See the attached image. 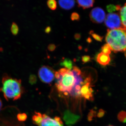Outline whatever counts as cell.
<instances>
[{"label": "cell", "mask_w": 126, "mask_h": 126, "mask_svg": "<svg viewBox=\"0 0 126 126\" xmlns=\"http://www.w3.org/2000/svg\"><path fill=\"white\" fill-rule=\"evenodd\" d=\"M120 16L122 23L126 29V3L120 10Z\"/></svg>", "instance_id": "cell-13"}, {"label": "cell", "mask_w": 126, "mask_h": 126, "mask_svg": "<svg viewBox=\"0 0 126 126\" xmlns=\"http://www.w3.org/2000/svg\"><path fill=\"white\" fill-rule=\"evenodd\" d=\"M56 48V46L53 44H50L48 46V49L50 52H53V51H54Z\"/></svg>", "instance_id": "cell-26"}, {"label": "cell", "mask_w": 126, "mask_h": 126, "mask_svg": "<svg viewBox=\"0 0 126 126\" xmlns=\"http://www.w3.org/2000/svg\"><path fill=\"white\" fill-rule=\"evenodd\" d=\"M2 87L0 92L3 94L7 101H15L19 99L23 94V90L20 79L14 78L5 74L2 79Z\"/></svg>", "instance_id": "cell-2"}, {"label": "cell", "mask_w": 126, "mask_h": 126, "mask_svg": "<svg viewBox=\"0 0 126 126\" xmlns=\"http://www.w3.org/2000/svg\"><path fill=\"white\" fill-rule=\"evenodd\" d=\"M32 119L34 124L38 126H63V121L58 117L52 118L46 114L35 112Z\"/></svg>", "instance_id": "cell-4"}, {"label": "cell", "mask_w": 126, "mask_h": 126, "mask_svg": "<svg viewBox=\"0 0 126 126\" xmlns=\"http://www.w3.org/2000/svg\"><path fill=\"white\" fill-rule=\"evenodd\" d=\"M74 38L76 40H79L81 38V35L79 33H76L74 35Z\"/></svg>", "instance_id": "cell-28"}, {"label": "cell", "mask_w": 126, "mask_h": 126, "mask_svg": "<svg viewBox=\"0 0 126 126\" xmlns=\"http://www.w3.org/2000/svg\"><path fill=\"white\" fill-rule=\"evenodd\" d=\"M2 101H1V99L0 98V110L2 108Z\"/></svg>", "instance_id": "cell-30"}, {"label": "cell", "mask_w": 126, "mask_h": 126, "mask_svg": "<svg viewBox=\"0 0 126 126\" xmlns=\"http://www.w3.org/2000/svg\"><path fill=\"white\" fill-rule=\"evenodd\" d=\"M11 30L12 34L15 35H16L19 32V27L18 25L15 22L12 23V24Z\"/></svg>", "instance_id": "cell-19"}, {"label": "cell", "mask_w": 126, "mask_h": 126, "mask_svg": "<svg viewBox=\"0 0 126 126\" xmlns=\"http://www.w3.org/2000/svg\"><path fill=\"white\" fill-rule=\"evenodd\" d=\"M89 16L90 20L93 23L96 24L102 23L106 19V14L104 11L99 7L92 9Z\"/></svg>", "instance_id": "cell-7"}, {"label": "cell", "mask_w": 126, "mask_h": 126, "mask_svg": "<svg viewBox=\"0 0 126 126\" xmlns=\"http://www.w3.org/2000/svg\"><path fill=\"white\" fill-rule=\"evenodd\" d=\"M27 116L25 113H18L17 115V118L18 121L20 122L25 121L27 118Z\"/></svg>", "instance_id": "cell-20"}, {"label": "cell", "mask_w": 126, "mask_h": 126, "mask_svg": "<svg viewBox=\"0 0 126 126\" xmlns=\"http://www.w3.org/2000/svg\"><path fill=\"white\" fill-rule=\"evenodd\" d=\"M70 18L72 21L76 20L78 21L80 19V16L77 12H73L71 15Z\"/></svg>", "instance_id": "cell-23"}, {"label": "cell", "mask_w": 126, "mask_h": 126, "mask_svg": "<svg viewBox=\"0 0 126 126\" xmlns=\"http://www.w3.org/2000/svg\"><path fill=\"white\" fill-rule=\"evenodd\" d=\"M79 118L80 116H79L72 113L68 110H66L64 112L63 117V119L65 122V124L67 125L75 124Z\"/></svg>", "instance_id": "cell-9"}, {"label": "cell", "mask_w": 126, "mask_h": 126, "mask_svg": "<svg viewBox=\"0 0 126 126\" xmlns=\"http://www.w3.org/2000/svg\"><path fill=\"white\" fill-rule=\"evenodd\" d=\"M106 41L113 52H125L126 50V30H108Z\"/></svg>", "instance_id": "cell-3"}, {"label": "cell", "mask_w": 126, "mask_h": 126, "mask_svg": "<svg viewBox=\"0 0 126 126\" xmlns=\"http://www.w3.org/2000/svg\"><path fill=\"white\" fill-rule=\"evenodd\" d=\"M102 52L104 53L109 55L110 54L111 52V48L108 44H106L104 45L102 47Z\"/></svg>", "instance_id": "cell-17"}, {"label": "cell", "mask_w": 126, "mask_h": 126, "mask_svg": "<svg viewBox=\"0 0 126 126\" xmlns=\"http://www.w3.org/2000/svg\"><path fill=\"white\" fill-rule=\"evenodd\" d=\"M95 112L93 110H91L90 111V112L89 113L88 115V119L89 121H91L92 120L93 118L94 117V116L95 114Z\"/></svg>", "instance_id": "cell-25"}, {"label": "cell", "mask_w": 126, "mask_h": 126, "mask_svg": "<svg viewBox=\"0 0 126 126\" xmlns=\"http://www.w3.org/2000/svg\"><path fill=\"white\" fill-rule=\"evenodd\" d=\"M60 6L62 9L68 10L74 7L75 4L74 0H59L58 1Z\"/></svg>", "instance_id": "cell-11"}, {"label": "cell", "mask_w": 126, "mask_h": 126, "mask_svg": "<svg viewBox=\"0 0 126 126\" xmlns=\"http://www.w3.org/2000/svg\"><path fill=\"white\" fill-rule=\"evenodd\" d=\"M55 73L53 68L48 66L44 65L40 68L38 76L41 81L46 83H50L55 78Z\"/></svg>", "instance_id": "cell-6"}, {"label": "cell", "mask_w": 126, "mask_h": 126, "mask_svg": "<svg viewBox=\"0 0 126 126\" xmlns=\"http://www.w3.org/2000/svg\"><path fill=\"white\" fill-rule=\"evenodd\" d=\"M90 34L95 40L97 41L101 42L103 39V36H100L99 35L97 34L94 33L93 31H90Z\"/></svg>", "instance_id": "cell-21"}, {"label": "cell", "mask_w": 126, "mask_h": 126, "mask_svg": "<svg viewBox=\"0 0 126 126\" xmlns=\"http://www.w3.org/2000/svg\"><path fill=\"white\" fill-rule=\"evenodd\" d=\"M58 72L59 76L56 79L55 86L59 92L65 96L76 98L81 97V88L92 81L90 76L83 79L81 70L77 66L73 67L72 70L62 68Z\"/></svg>", "instance_id": "cell-1"}, {"label": "cell", "mask_w": 126, "mask_h": 126, "mask_svg": "<svg viewBox=\"0 0 126 126\" xmlns=\"http://www.w3.org/2000/svg\"><path fill=\"white\" fill-rule=\"evenodd\" d=\"M29 82L31 85L35 84L37 82V78L35 75L32 74L30 76Z\"/></svg>", "instance_id": "cell-22"}, {"label": "cell", "mask_w": 126, "mask_h": 126, "mask_svg": "<svg viewBox=\"0 0 126 126\" xmlns=\"http://www.w3.org/2000/svg\"><path fill=\"white\" fill-rule=\"evenodd\" d=\"M104 113H105V111L102 109H100L99 110L97 114L98 117L99 118L102 117L104 115Z\"/></svg>", "instance_id": "cell-27"}, {"label": "cell", "mask_w": 126, "mask_h": 126, "mask_svg": "<svg viewBox=\"0 0 126 126\" xmlns=\"http://www.w3.org/2000/svg\"></svg>", "instance_id": "cell-33"}, {"label": "cell", "mask_w": 126, "mask_h": 126, "mask_svg": "<svg viewBox=\"0 0 126 126\" xmlns=\"http://www.w3.org/2000/svg\"><path fill=\"white\" fill-rule=\"evenodd\" d=\"M118 119L120 122L124 123H126V112L122 111L118 113Z\"/></svg>", "instance_id": "cell-16"}, {"label": "cell", "mask_w": 126, "mask_h": 126, "mask_svg": "<svg viewBox=\"0 0 126 126\" xmlns=\"http://www.w3.org/2000/svg\"><path fill=\"white\" fill-rule=\"evenodd\" d=\"M121 7L120 5L115 6V5L110 4L107 6V10L110 13H112L113 12L116 11H120Z\"/></svg>", "instance_id": "cell-15"}, {"label": "cell", "mask_w": 126, "mask_h": 126, "mask_svg": "<svg viewBox=\"0 0 126 126\" xmlns=\"http://www.w3.org/2000/svg\"><path fill=\"white\" fill-rule=\"evenodd\" d=\"M77 2L78 4L79 7H81L83 9H85L92 7L94 2V1L93 0H78L77 1Z\"/></svg>", "instance_id": "cell-12"}, {"label": "cell", "mask_w": 126, "mask_h": 126, "mask_svg": "<svg viewBox=\"0 0 126 126\" xmlns=\"http://www.w3.org/2000/svg\"><path fill=\"white\" fill-rule=\"evenodd\" d=\"M125 55L126 58V50L125 51Z\"/></svg>", "instance_id": "cell-32"}, {"label": "cell", "mask_w": 126, "mask_h": 126, "mask_svg": "<svg viewBox=\"0 0 126 126\" xmlns=\"http://www.w3.org/2000/svg\"></svg>", "instance_id": "cell-34"}, {"label": "cell", "mask_w": 126, "mask_h": 126, "mask_svg": "<svg viewBox=\"0 0 126 126\" xmlns=\"http://www.w3.org/2000/svg\"><path fill=\"white\" fill-rule=\"evenodd\" d=\"M87 41L88 43H90V42H92V40L90 38H88L87 39Z\"/></svg>", "instance_id": "cell-31"}, {"label": "cell", "mask_w": 126, "mask_h": 126, "mask_svg": "<svg viewBox=\"0 0 126 126\" xmlns=\"http://www.w3.org/2000/svg\"><path fill=\"white\" fill-rule=\"evenodd\" d=\"M91 59L90 56L88 55H84L82 57V61L83 64L90 62Z\"/></svg>", "instance_id": "cell-24"}, {"label": "cell", "mask_w": 126, "mask_h": 126, "mask_svg": "<svg viewBox=\"0 0 126 126\" xmlns=\"http://www.w3.org/2000/svg\"><path fill=\"white\" fill-rule=\"evenodd\" d=\"M111 60L109 55L101 52L97 56L96 60L99 64L106 65L109 64Z\"/></svg>", "instance_id": "cell-10"}, {"label": "cell", "mask_w": 126, "mask_h": 126, "mask_svg": "<svg viewBox=\"0 0 126 126\" xmlns=\"http://www.w3.org/2000/svg\"><path fill=\"white\" fill-rule=\"evenodd\" d=\"M90 85L91 82L85 84L82 87L80 91L81 96L89 100L93 99V90Z\"/></svg>", "instance_id": "cell-8"}, {"label": "cell", "mask_w": 126, "mask_h": 126, "mask_svg": "<svg viewBox=\"0 0 126 126\" xmlns=\"http://www.w3.org/2000/svg\"><path fill=\"white\" fill-rule=\"evenodd\" d=\"M47 4L50 9L55 10L57 8V3L55 0H49L47 1Z\"/></svg>", "instance_id": "cell-18"}, {"label": "cell", "mask_w": 126, "mask_h": 126, "mask_svg": "<svg viewBox=\"0 0 126 126\" xmlns=\"http://www.w3.org/2000/svg\"><path fill=\"white\" fill-rule=\"evenodd\" d=\"M106 26L109 30L122 29L126 30L122 23L121 19L117 13H110L107 16L105 21Z\"/></svg>", "instance_id": "cell-5"}, {"label": "cell", "mask_w": 126, "mask_h": 126, "mask_svg": "<svg viewBox=\"0 0 126 126\" xmlns=\"http://www.w3.org/2000/svg\"><path fill=\"white\" fill-rule=\"evenodd\" d=\"M60 64L62 66L65 67V68L69 70H71L73 67V63L70 59H64L61 62Z\"/></svg>", "instance_id": "cell-14"}, {"label": "cell", "mask_w": 126, "mask_h": 126, "mask_svg": "<svg viewBox=\"0 0 126 126\" xmlns=\"http://www.w3.org/2000/svg\"><path fill=\"white\" fill-rule=\"evenodd\" d=\"M51 29L49 26H48L46 28L45 30V32L47 34H49L50 32H51Z\"/></svg>", "instance_id": "cell-29"}]
</instances>
